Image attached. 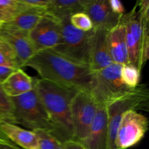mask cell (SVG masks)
I'll return each instance as SVG.
<instances>
[{
    "label": "cell",
    "instance_id": "cell-11",
    "mask_svg": "<svg viewBox=\"0 0 149 149\" xmlns=\"http://www.w3.org/2000/svg\"><path fill=\"white\" fill-rule=\"evenodd\" d=\"M83 12L91 19L94 28L108 31L117 26L122 17L113 13L109 0H84Z\"/></svg>",
    "mask_w": 149,
    "mask_h": 149
},
{
    "label": "cell",
    "instance_id": "cell-32",
    "mask_svg": "<svg viewBox=\"0 0 149 149\" xmlns=\"http://www.w3.org/2000/svg\"><path fill=\"white\" fill-rule=\"evenodd\" d=\"M2 24H3L2 21H1V19H0V29H1V26H2Z\"/></svg>",
    "mask_w": 149,
    "mask_h": 149
},
{
    "label": "cell",
    "instance_id": "cell-21",
    "mask_svg": "<svg viewBox=\"0 0 149 149\" xmlns=\"http://www.w3.org/2000/svg\"><path fill=\"white\" fill-rule=\"evenodd\" d=\"M141 70L132 64L123 65L121 69V78L124 84L130 89H135L139 85Z\"/></svg>",
    "mask_w": 149,
    "mask_h": 149
},
{
    "label": "cell",
    "instance_id": "cell-26",
    "mask_svg": "<svg viewBox=\"0 0 149 149\" xmlns=\"http://www.w3.org/2000/svg\"><path fill=\"white\" fill-rule=\"evenodd\" d=\"M27 8L47 9L49 0H19Z\"/></svg>",
    "mask_w": 149,
    "mask_h": 149
},
{
    "label": "cell",
    "instance_id": "cell-7",
    "mask_svg": "<svg viewBox=\"0 0 149 149\" xmlns=\"http://www.w3.org/2000/svg\"><path fill=\"white\" fill-rule=\"evenodd\" d=\"M122 65L112 63L103 69L93 71V82L90 92L98 104L106 105L133 90L128 88L122 81Z\"/></svg>",
    "mask_w": 149,
    "mask_h": 149
},
{
    "label": "cell",
    "instance_id": "cell-23",
    "mask_svg": "<svg viewBox=\"0 0 149 149\" xmlns=\"http://www.w3.org/2000/svg\"><path fill=\"white\" fill-rule=\"evenodd\" d=\"M0 65L15 69L20 68L12 49L1 39H0Z\"/></svg>",
    "mask_w": 149,
    "mask_h": 149
},
{
    "label": "cell",
    "instance_id": "cell-22",
    "mask_svg": "<svg viewBox=\"0 0 149 149\" xmlns=\"http://www.w3.org/2000/svg\"><path fill=\"white\" fill-rule=\"evenodd\" d=\"M33 131L37 137L39 149H63V143L50 132L42 130Z\"/></svg>",
    "mask_w": 149,
    "mask_h": 149
},
{
    "label": "cell",
    "instance_id": "cell-18",
    "mask_svg": "<svg viewBox=\"0 0 149 149\" xmlns=\"http://www.w3.org/2000/svg\"><path fill=\"white\" fill-rule=\"evenodd\" d=\"M1 85L8 97H16L33 88V78L28 75L22 68H17L7 77Z\"/></svg>",
    "mask_w": 149,
    "mask_h": 149
},
{
    "label": "cell",
    "instance_id": "cell-24",
    "mask_svg": "<svg viewBox=\"0 0 149 149\" xmlns=\"http://www.w3.org/2000/svg\"><path fill=\"white\" fill-rule=\"evenodd\" d=\"M70 23L75 29L82 31H90L94 28L91 19L84 12H79L72 15L70 17Z\"/></svg>",
    "mask_w": 149,
    "mask_h": 149
},
{
    "label": "cell",
    "instance_id": "cell-20",
    "mask_svg": "<svg viewBox=\"0 0 149 149\" xmlns=\"http://www.w3.org/2000/svg\"><path fill=\"white\" fill-rule=\"evenodd\" d=\"M26 9L19 0H0V19L6 23Z\"/></svg>",
    "mask_w": 149,
    "mask_h": 149
},
{
    "label": "cell",
    "instance_id": "cell-10",
    "mask_svg": "<svg viewBox=\"0 0 149 149\" xmlns=\"http://www.w3.org/2000/svg\"><path fill=\"white\" fill-rule=\"evenodd\" d=\"M29 36L36 53L42 50L54 49L61 42L60 20L46 13L29 32Z\"/></svg>",
    "mask_w": 149,
    "mask_h": 149
},
{
    "label": "cell",
    "instance_id": "cell-31",
    "mask_svg": "<svg viewBox=\"0 0 149 149\" xmlns=\"http://www.w3.org/2000/svg\"><path fill=\"white\" fill-rule=\"evenodd\" d=\"M8 122V119H7V116L2 112L0 111V122Z\"/></svg>",
    "mask_w": 149,
    "mask_h": 149
},
{
    "label": "cell",
    "instance_id": "cell-1",
    "mask_svg": "<svg viewBox=\"0 0 149 149\" xmlns=\"http://www.w3.org/2000/svg\"><path fill=\"white\" fill-rule=\"evenodd\" d=\"M30 67L40 79L78 90L90 91L93 74L90 67L72 61L52 49L38 52L23 67Z\"/></svg>",
    "mask_w": 149,
    "mask_h": 149
},
{
    "label": "cell",
    "instance_id": "cell-30",
    "mask_svg": "<svg viewBox=\"0 0 149 149\" xmlns=\"http://www.w3.org/2000/svg\"><path fill=\"white\" fill-rule=\"evenodd\" d=\"M15 68H10V67L6 66H1L0 65V83L2 84L7 77L15 71Z\"/></svg>",
    "mask_w": 149,
    "mask_h": 149
},
{
    "label": "cell",
    "instance_id": "cell-6",
    "mask_svg": "<svg viewBox=\"0 0 149 149\" xmlns=\"http://www.w3.org/2000/svg\"><path fill=\"white\" fill-rule=\"evenodd\" d=\"M61 42L52 50L90 66V48L92 31H82L75 29L70 23V17L60 19Z\"/></svg>",
    "mask_w": 149,
    "mask_h": 149
},
{
    "label": "cell",
    "instance_id": "cell-4",
    "mask_svg": "<svg viewBox=\"0 0 149 149\" xmlns=\"http://www.w3.org/2000/svg\"><path fill=\"white\" fill-rule=\"evenodd\" d=\"M10 99L13 107V124L20 125L32 131L42 130L53 133L49 116L34 87L28 93Z\"/></svg>",
    "mask_w": 149,
    "mask_h": 149
},
{
    "label": "cell",
    "instance_id": "cell-8",
    "mask_svg": "<svg viewBox=\"0 0 149 149\" xmlns=\"http://www.w3.org/2000/svg\"><path fill=\"white\" fill-rule=\"evenodd\" d=\"M99 104L90 91L79 90L71 100L74 140L81 142L87 137Z\"/></svg>",
    "mask_w": 149,
    "mask_h": 149
},
{
    "label": "cell",
    "instance_id": "cell-5",
    "mask_svg": "<svg viewBox=\"0 0 149 149\" xmlns=\"http://www.w3.org/2000/svg\"><path fill=\"white\" fill-rule=\"evenodd\" d=\"M148 87L145 84H141L106 105L109 123L108 149H116L115 146L116 131L122 115L129 111L148 110Z\"/></svg>",
    "mask_w": 149,
    "mask_h": 149
},
{
    "label": "cell",
    "instance_id": "cell-3",
    "mask_svg": "<svg viewBox=\"0 0 149 149\" xmlns=\"http://www.w3.org/2000/svg\"><path fill=\"white\" fill-rule=\"evenodd\" d=\"M126 31L128 63L142 70L149 56V1H137L121 18Z\"/></svg>",
    "mask_w": 149,
    "mask_h": 149
},
{
    "label": "cell",
    "instance_id": "cell-15",
    "mask_svg": "<svg viewBox=\"0 0 149 149\" xmlns=\"http://www.w3.org/2000/svg\"><path fill=\"white\" fill-rule=\"evenodd\" d=\"M107 42L112 62L122 65L128 64L126 31L121 20L117 26L108 32Z\"/></svg>",
    "mask_w": 149,
    "mask_h": 149
},
{
    "label": "cell",
    "instance_id": "cell-19",
    "mask_svg": "<svg viewBox=\"0 0 149 149\" xmlns=\"http://www.w3.org/2000/svg\"><path fill=\"white\" fill-rule=\"evenodd\" d=\"M84 0H49L46 13L58 20L83 12Z\"/></svg>",
    "mask_w": 149,
    "mask_h": 149
},
{
    "label": "cell",
    "instance_id": "cell-17",
    "mask_svg": "<svg viewBox=\"0 0 149 149\" xmlns=\"http://www.w3.org/2000/svg\"><path fill=\"white\" fill-rule=\"evenodd\" d=\"M0 130L17 146L23 149H39L37 137L32 130L8 122H0Z\"/></svg>",
    "mask_w": 149,
    "mask_h": 149
},
{
    "label": "cell",
    "instance_id": "cell-16",
    "mask_svg": "<svg viewBox=\"0 0 149 149\" xmlns=\"http://www.w3.org/2000/svg\"><path fill=\"white\" fill-rule=\"evenodd\" d=\"M45 14L46 9L28 8L3 23L0 29L29 33Z\"/></svg>",
    "mask_w": 149,
    "mask_h": 149
},
{
    "label": "cell",
    "instance_id": "cell-29",
    "mask_svg": "<svg viewBox=\"0 0 149 149\" xmlns=\"http://www.w3.org/2000/svg\"><path fill=\"white\" fill-rule=\"evenodd\" d=\"M63 149H87L81 142L76 140H70L63 143Z\"/></svg>",
    "mask_w": 149,
    "mask_h": 149
},
{
    "label": "cell",
    "instance_id": "cell-2",
    "mask_svg": "<svg viewBox=\"0 0 149 149\" xmlns=\"http://www.w3.org/2000/svg\"><path fill=\"white\" fill-rule=\"evenodd\" d=\"M33 87L49 116L52 135L61 143L74 140L71 104L78 90L37 78H33Z\"/></svg>",
    "mask_w": 149,
    "mask_h": 149
},
{
    "label": "cell",
    "instance_id": "cell-12",
    "mask_svg": "<svg viewBox=\"0 0 149 149\" xmlns=\"http://www.w3.org/2000/svg\"><path fill=\"white\" fill-rule=\"evenodd\" d=\"M109 123L106 105L99 104L87 137L81 143L87 149H108Z\"/></svg>",
    "mask_w": 149,
    "mask_h": 149
},
{
    "label": "cell",
    "instance_id": "cell-27",
    "mask_svg": "<svg viewBox=\"0 0 149 149\" xmlns=\"http://www.w3.org/2000/svg\"><path fill=\"white\" fill-rule=\"evenodd\" d=\"M109 4L111 9L116 15L123 16L125 14V7L123 4L119 0H109Z\"/></svg>",
    "mask_w": 149,
    "mask_h": 149
},
{
    "label": "cell",
    "instance_id": "cell-13",
    "mask_svg": "<svg viewBox=\"0 0 149 149\" xmlns=\"http://www.w3.org/2000/svg\"><path fill=\"white\" fill-rule=\"evenodd\" d=\"M0 39L11 48L20 68L36 54L29 33L0 29Z\"/></svg>",
    "mask_w": 149,
    "mask_h": 149
},
{
    "label": "cell",
    "instance_id": "cell-28",
    "mask_svg": "<svg viewBox=\"0 0 149 149\" xmlns=\"http://www.w3.org/2000/svg\"><path fill=\"white\" fill-rule=\"evenodd\" d=\"M0 149H21L13 143L0 130Z\"/></svg>",
    "mask_w": 149,
    "mask_h": 149
},
{
    "label": "cell",
    "instance_id": "cell-14",
    "mask_svg": "<svg viewBox=\"0 0 149 149\" xmlns=\"http://www.w3.org/2000/svg\"><path fill=\"white\" fill-rule=\"evenodd\" d=\"M108 31L93 28L90 48V67L97 71L112 63L107 42Z\"/></svg>",
    "mask_w": 149,
    "mask_h": 149
},
{
    "label": "cell",
    "instance_id": "cell-25",
    "mask_svg": "<svg viewBox=\"0 0 149 149\" xmlns=\"http://www.w3.org/2000/svg\"><path fill=\"white\" fill-rule=\"evenodd\" d=\"M0 111L2 112L8 119V122H13V107L11 99L7 95L0 83Z\"/></svg>",
    "mask_w": 149,
    "mask_h": 149
},
{
    "label": "cell",
    "instance_id": "cell-9",
    "mask_svg": "<svg viewBox=\"0 0 149 149\" xmlns=\"http://www.w3.org/2000/svg\"><path fill=\"white\" fill-rule=\"evenodd\" d=\"M148 130V119L137 111H129L122 115L116 131V149H127L138 144Z\"/></svg>",
    "mask_w": 149,
    "mask_h": 149
}]
</instances>
